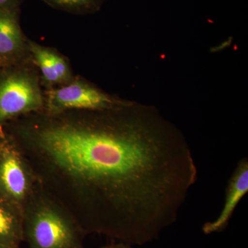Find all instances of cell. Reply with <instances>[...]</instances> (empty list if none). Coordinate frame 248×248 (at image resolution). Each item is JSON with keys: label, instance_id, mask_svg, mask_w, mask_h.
Listing matches in <instances>:
<instances>
[{"label": "cell", "instance_id": "obj_10", "mask_svg": "<svg viewBox=\"0 0 248 248\" xmlns=\"http://www.w3.org/2000/svg\"><path fill=\"white\" fill-rule=\"evenodd\" d=\"M49 6L75 15L94 14L100 9L103 0H42Z\"/></svg>", "mask_w": 248, "mask_h": 248}, {"label": "cell", "instance_id": "obj_13", "mask_svg": "<svg viewBox=\"0 0 248 248\" xmlns=\"http://www.w3.org/2000/svg\"><path fill=\"white\" fill-rule=\"evenodd\" d=\"M0 248H1V246H0Z\"/></svg>", "mask_w": 248, "mask_h": 248}, {"label": "cell", "instance_id": "obj_12", "mask_svg": "<svg viewBox=\"0 0 248 248\" xmlns=\"http://www.w3.org/2000/svg\"><path fill=\"white\" fill-rule=\"evenodd\" d=\"M130 245L125 244L123 242H119L117 244H112L107 245V246H103L101 248H133Z\"/></svg>", "mask_w": 248, "mask_h": 248}, {"label": "cell", "instance_id": "obj_3", "mask_svg": "<svg viewBox=\"0 0 248 248\" xmlns=\"http://www.w3.org/2000/svg\"><path fill=\"white\" fill-rule=\"evenodd\" d=\"M44 109L40 73L31 58L0 68V127Z\"/></svg>", "mask_w": 248, "mask_h": 248}, {"label": "cell", "instance_id": "obj_2", "mask_svg": "<svg viewBox=\"0 0 248 248\" xmlns=\"http://www.w3.org/2000/svg\"><path fill=\"white\" fill-rule=\"evenodd\" d=\"M29 248H84L86 236L69 212L38 182L24 208Z\"/></svg>", "mask_w": 248, "mask_h": 248}, {"label": "cell", "instance_id": "obj_9", "mask_svg": "<svg viewBox=\"0 0 248 248\" xmlns=\"http://www.w3.org/2000/svg\"><path fill=\"white\" fill-rule=\"evenodd\" d=\"M23 241V210L0 197V246L3 248H19Z\"/></svg>", "mask_w": 248, "mask_h": 248}, {"label": "cell", "instance_id": "obj_6", "mask_svg": "<svg viewBox=\"0 0 248 248\" xmlns=\"http://www.w3.org/2000/svg\"><path fill=\"white\" fill-rule=\"evenodd\" d=\"M31 60L40 73L45 90L55 89L71 82L73 75L69 61L57 49L28 40Z\"/></svg>", "mask_w": 248, "mask_h": 248}, {"label": "cell", "instance_id": "obj_8", "mask_svg": "<svg viewBox=\"0 0 248 248\" xmlns=\"http://www.w3.org/2000/svg\"><path fill=\"white\" fill-rule=\"evenodd\" d=\"M248 192V160H240L227 186L226 199L221 213L215 221L206 222L202 228L204 234L222 232L228 228L236 207Z\"/></svg>", "mask_w": 248, "mask_h": 248}, {"label": "cell", "instance_id": "obj_4", "mask_svg": "<svg viewBox=\"0 0 248 248\" xmlns=\"http://www.w3.org/2000/svg\"><path fill=\"white\" fill-rule=\"evenodd\" d=\"M0 142V197L22 209L38 184L35 173L12 140Z\"/></svg>", "mask_w": 248, "mask_h": 248}, {"label": "cell", "instance_id": "obj_11", "mask_svg": "<svg viewBox=\"0 0 248 248\" xmlns=\"http://www.w3.org/2000/svg\"><path fill=\"white\" fill-rule=\"evenodd\" d=\"M23 0H0V9L20 10Z\"/></svg>", "mask_w": 248, "mask_h": 248}, {"label": "cell", "instance_id": "obj_5", "mask_svg": "<svg viewBox=\"0 0 248 248\" xmlns=\"http://www.w3.org/2000/svg\"><path fill=\"white\" fill-rule=\"evenodd\" d=\"M45 109L50 113L71 110H105L124 105L128 100L104 92L79 76L55 89L44 90Z\"/></svg>", "mask_w": 248, "mask_h": 248}, {"label": "cell", "instance_id": "obj_1", "mask_svg": "<svg viewBox=\"0 0 248 248\" xmlns=\"http://www.w3.org/2000/svg\"><path fill=\"white\" fill-rule=\"evenodd\" d=\"M6 124L40 185L86 235L130 246L157 239L197 182L184 134L150 106L42 110Z\"/></svg>", "mask_w": 248, "mask_h": 248}, {"label": "cell", "instance_id": "obj_7", "mask_svg": "<svg viewBox=\"0 0 248 248\" xmlns=\"http://www.w3.org/2000/svg\"><path fill=\"white\" fill-rule=\"evenodd\" d=\"M17 9H0V68L31 58Z\"/></svg>", "mask_w": 248, "mask_h": 248}]
</instances>
